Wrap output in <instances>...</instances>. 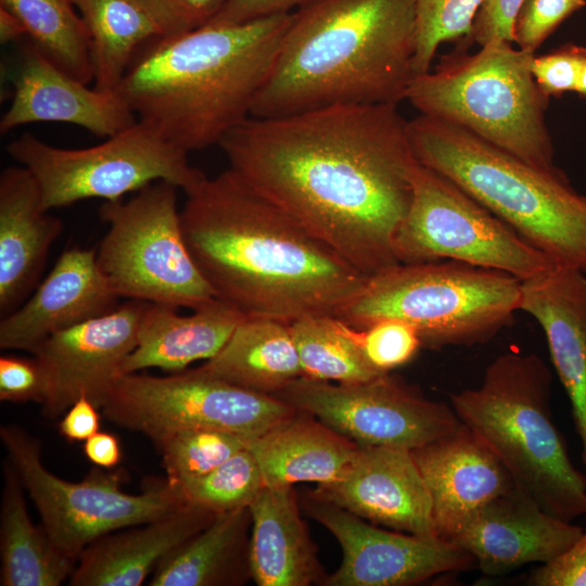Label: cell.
<instances>
[{
  "label": "cell",
  "instance_id": "cell-1",
  "mask_svg": "<svg viewBox=\"0 0 586 586\" xmlns=\"http://www.w3.org/2000/svg\"><path fill=\"white\" fill-rule=\"evenodd\" d=\"M397 106L249 116L218 145L242 180L370 277L399 264L394 240L419 163Z\"/></svg>",
  "mask_w": 586,
  "mask_h": 586
},
{
  "label": "cell",
  "instance_id": "cell-2",
  "mask_svg": "<svg viewBox=\"0 0 586 586\" xmlns=\"http://www.w3.org/2000/svg\"><path fill=\"white\" fill-rule=\"evenodd\" d=\"M184 193L181 228L195 265L214 296L246 316H335L367 281L230 168Z\"/></svg>",
  "mask_w": 586,
  "mask_h": 586
},
{
  "label": "cell",
  "instance_id": "cell-3",
  "mask_svg": "<svg viewBox=\"0 0 586 586\" xmlns=\"http://www.w3.org/2000/svg\"><path fill=\"white\" fill-rule=\"evenodd\" d=\"M417 0H315L292 12L251 115L406 100Z\"/></svg>",
  "mask_w": 586,
  "mask_h": 586
},
{
  "label": "cell",
  "instance_id": "cell-4",
  "mask_svg": "<svg viewBox=\"0 0 586 586\" xmlns=\"http://www.w3.org/2000/svg\"><path fill=\"white\" fill-rule=\"evenodd\" d=\"M291 18L158 36L138 51L115 90L139 120L188 153L219 144L251 115Z\"/></svg>",
  "mask_w": 586,
  "mask_h": 586
},
{
  "label": "cell",
  "instance_id": "cell-5",
  "mask_svg": "<svg viewBox=\"0 0 586 586\" xmlns=\"http://www.w3.org/2000/svg\"><path fill=\"white\" fill-rule=\"evenodd\" d=\"M418 162L448 178L555 262L586 272V196L547 170L454 124L408 120Z\"/></svg>",
  "mask_w": 586,
  "mask_h": 586
},
{
  "label": "cell",
  "instance_id": "cell-6",
  "mask_svg": "<svg viewBox=\"0 0 586 586\" xmlns=\"http://www.w3.org/2000/svg\"><path fill=\"white\" fill-rule=\"evenodd\" d=\"M552 374L536 354L509 352L450 406L504 464L517 488L566 522L586 515V475L572 463L550 409Z\"/></svg>",
  "mask_w": 586,
  "mask_h": 586
},
{
  "label": "cell",
  "instance_id": "cell-7",
  "mask_svg": "<svg viewBox=\"0 0 586 586\" xmlns=\"http://www.w3.org/2000/svg\"><path fill=\"white\" fill-rule=\"evenodd\" d=\"M536 53L493 40L443 59L412 79L406 100L421 114L459 126L538 168L553 170L549 99L531 69Z\"/></svg>",
  "mask_w": 586,
  "mask_h": 586
},
{
  "label": "cell",
  "instance_id": "cell-8",
  "mask_svg": "<svg viewBox=\"0 0 586 586\" xmlns=\"http://www.w3.org/2000/svg\"><path fill=\"white\" fill-rule=\"evenodd\" d=\"M521 280L454 260L396 264L373 276L336 318L356 329L382 319L412 326L422 347L484 343L520 310Z\"/></svg>",
  "mask_w": 586,
  "mask_h": 586
},
{
  "label": "cell",
  "instance_id": "cell-9",
  "mask_svg": "<svg viewBox=\"0 0 586 586\" xmlns=\"http://www.w3.org/2000/svg\"><path fill=\"white\" fill-rule=\"evenodd\" d=\"M177 189L156 181L100 207L109 228L97 262L119 298L192 310L216 298L184 242Z\"/></svg>",
  "mask_w": 586,
  "mask_h": 586
},
{
  "label": "cell",
  "instance_id": "cell-10",
  "mask_svg": "<svg viewBox=\"0 0 586 586\" xmlns=\"http://www.w3.org/2000/svg\"><path fill=\"white\" fill-rule=\"evenodd\" d=\"M7 151L33 174L47 211L87 199L122 200L156 181L184 191L204 176L190 165L187 151L139 119L89 148L53 146L26 132Z\"/></svg>",
  "mask_w": 586,
  "mask_h": 586
},
{
  "label": "cell",
  "instance_id": "cell-11",
  "mask_svg": "<svg viewBox=\"0 0 586 586\" xmlns=\"http://www.w3.org/2000/svg\"><path fill=\"white\" fill-rule=\"evenodd\" d=\"M0 437L49 538L76 562L99 537L156 520L189 504L167 479L152 482L140 494L123 492L118 474L99 470L81 482L65 481L43 466L39 442L23 428L3 424Z\"/></svg>",
  "mask_w": 586,
  "mask_h": 586
},
{
  "label": "cell",
  "instance_id": "cell-12",
  "mask_svg": "<svg viewBox=\"0 0 586 586\" xmlns=\"http://www.w3.org/2000/svg\"><path fill=\"white\" fill-rule=\"evenodd\" d=\"M411 184L410 206L394 240L398 263L454 260L521 281L557 263L435 170L418 163Z\"/></svg>",
  "mask_w": 586,
  "mask_h": 586
},
{
  "label": "cell",
  "instance_id": "cell-13",
  "mask_svg": "<svg viewBox=\"0 0 586 586\" xmlns=\"http://www.w3.org/2000/svg\"><path fill=\"white\" fill-rule=\"evenodd\" d=\"M100 409L112 422L154 438L183 429L255 437L295 412L284 400L226 382L201 367L118 378Z\"/></svg>",
  "mask_w": 586,
  "mask_h": 586
},
{
  "label": "cell",
  "instance_id": "cell-14",
  "mask_svg": "<svg viewBox=\"0 0 586 586\" xmlns=\"http://www.w3.org/2000/svg\"><path fill=\"white\" fill-rule=\"evenodd\" d=\"M273 396L360 446L412 450L461 425L450 405L424 397L390 372L360 383L301 377Z\"/></svg>",
  "mask_w": 586,
  "mask_h": 586
},
{
  "label": "cell",
  "instance_id": "cell-15",
  "mask_svg": "<svg viewBox=\"0 0 586 586\" xmlns=\"http://www.w3.org/2000/svg\"><path fill=\"white\" fill-rule=\"evenodd\" d=\"M308 513L339 542L342 561L328 586H406L470 568L473 557L459 546L377 524L311 495Z\"/></svg>",
  "mask_w": 586,
  "mask_h": 586
},
{
  "label": "cell",
  "instance_id": "cell-16",
  "mask_svg": "<svg viewBox=\"0 0 586 586\" xmlns=\"http://www.w3.org/2000/svg\"><path fill=\"white\" fill-rule=\"evenodd\" d=\"M148 302L129 300L114 310L43 341L33 353L47 377L41 404L46 418L54 419L82 395L99 409L136 348Z\"/></svg>",
  "mask_w": 586,
  "mask_h": 586
},
{
  "label": "cell",
  "instance_id": "cell-17",
  "mask_svg": "<svg viewBox=\"0 0 586 586\" xmlns=\"http://www.w3.org/2000/svg\"><path fill=\"white\" fill-rule=\"evenodd\" d=\"M10 77L12 99L0 119L2 135L30 123L58 122L109 138L138 120L117 90L89 88L29 41L22 46Z\"/></svg>",
  "mask_w": 586,
  "mask_h": 586
},
{
  "label": "cell",
  "instance_id": "cell-18",
  "mask_svg": "<svg viewBox=\"0 0 586 586\" xmlns=\"http://www.w3.org/2000/svg\"><path fill=\"white\" fill-rule=\"evenodd\" d=\"M313 494L373 524L440 538L431 498L411 450L360 446L348 473L337 482L318 485Z\"/></svg>",
  "mask_w": 586,
  "mask_h": 586
},
{
  "label": "cell",
  "instance_id": "cell-19",
  "mask_svg": "<svg viewBox=\"0 0 586 586\" xmlns=\"http://www.w3.org/2000/svg\"><path fill=\"white\" fill-rule=\"evenodd\" d=\"M584 528L546 512L514 487L481 508L450 540L469 552L486 576L528 563H548L566 551Z\"/></svg>",
  "mask_w": 586,
  "mask_h": 586
},
{
  "label": "cell",
  "instance_id": "cell-20",
  "mask_svg": "<svg viewBox=\"0 0 586 586\" xmlns=\"http://www.w3.org/2000/svg\"><path fill=\"white\" fill-rule=\"evenodd\" d=\"M118 298L97 250L67 249L31 296L1 318L0 347L33 354L51 335L114 310Z\"/></svg>",
  "mask_w": 586,
  "mask_h": 586
},
{
  "label": "cell",
  "instance_id": "cell-21",
  "mask_svg": "<svg viewBox=\"0 0 586 586\" xmlns=\"http://www.w3.org/2000/svg\"><path fill=\"white\" fill-rule=\"evenodd\" d=\"M411 454L431 498L436 533L447 542L487 502L515 487L499 459L462 423Z\"/></svg>",
  "mask_w": 586,
  "mask_h": 586
},
{
  "label": "cell",
  "instance_id": "cell-22",
  "mask_svg": "<svg viewBox=\"0 0 586 586\" xmlns=\"http://www.w3.org/2000/svg\"><path fill=\"white\" fill-rule=\"evenodd\" d=\"M520 310L542 327L571 404L586 467V272L559 263L521 281Z\"/></svg>",
  "mask_w": 586,
  "mask_h": 586
},
{
  "label": "cell",
  "instance_id": "cell-23",
  "mask_svg": "<svg viewBox=\"0 0 586 586\" xmlns=\"http://www.w3.org/2000/svg\"><path fill=\"white\" fill-rule=\"evenodd\" d=\"M42 205L39 184L24 166L0 174V316L18 308L39 284L51 246L63 230Z\"/></svg>",
  "mask_w": 586,
  "mask_h": 586
},
{
  "label": "cell",
  "instance_id": "cell-24",
  "mask_svg": "<svg viewBox=\"0 0 586 586\" xmlns=\"http://www.w3.org/2000/svg\"><path fill=\"white\" fill-rule=\"evenodd\" d=\"M216 513L184 504L156 520L93 540L78 558L72 586H139L168 553L207 526Z\"/></svg>",
  "mask_w": 586,
  "mask_h": 586
},
{
  "label": "cell",
  "instance_id": "cell-25",
  "mask_svg": "<svg viewBox=\"0 0 586 586\" xmlns=\"http://www.w3.org/2000/svg\"><path fill=\"white\" fill-rule=\"evenodd\" d=\"M245 445L257 460L265 486L337 482L352 469L360 448L302 410L246 438Z\"/></svg>",
  "mask_w": 586,
  "mask_h": 586
},
{
  "label": "cell",
  "instance_id": "cell-26",
  "mask_svg": "<svg viewBox=\"0 0 586 586\" xmlns=\"http://www.w3.org/2000/svg\"><path fill=\"white\" fill-rule=\"evenodd\" d=\"M178 308L146 303L136 348L123 365V374L148 368L179 372L198 360L214 357L246 317L233 306L214 298L182 316Z\"/></svg>",
  "mask_w": 586,
  "mask_h": 586
},
{
  "label": "cell",
  "instance_id": "cell-27",
  "mask_svg": "<svg viewBox=\"0 0 586 586\" xmlns=\"http://www.w3.org/2000/svg\"><path fill=\"white\" fill-rule=\"evenodd\" d=\"M249 509V561L257 585L308 586L324 581L292 486H264Z\"/></svg>",
  "mask_w": 586,
  "mask_h": 586
},
{
  "label": "cell",
  "instance_id": "cell-28",
  "mask_svg": "<svg viewBox=\"0 0 586 586\" xmlns=\"http://www.w3.org/2000/svg\"><path fill=\"white\" fill-rule=\"evenodd\" d=\"M233 385L275 395L303 377L290 323L246 316L211 359L200 366Z\"/></svg>",
  "mask_w": 586,
  "mask_h": 586
},
{
  "label": "cell",
  "instance_id": "cell-29",
  "mask_svg": "<svg viewBox=\"0 0 586 586\" xmlns=\"http://www.w3.org/2000/svg\"><path fill=\"white\" fill-rule=\"evenodd\" d=\"M249 507L217 513L202 531L161 560L151 586L240 584L249 573Z\"/></svg>",
  "mask_w": 586,
  "mask_h": 586
},
{
  "label": "cell",
  "instance_id": "cell-30",
  "mask_svg": "<svg viewBox=\"0 0 586 586\" xmlns=\"http://www.w3.org/2000/svg\"><path fill=\"white\" fill-rule=\"evenodd\" d=\"M24 491L7 458L0 505V585L59 586L69 579L76 561L60 552L44 528L33 523Z\"/></svg>",
  "mask_w": 586,
  "mask_h": 586
},
{
  "label": "cell",
  "instance_id": "cell-31",
  "mask_svg": "<svg viewBox=\"0 0 586 586\" xmlns=\"http://www.w3.org/2000/svg\"><path fill=\"white\" fill-rule=\"evenodd\" d=\"M89 31L94 88L115 90L138 51L161 30L139 0H73Z\"/></svg>",
  "mask_w": 586,
  "mask_h": 586
},
{
  "label": "cell",
  "instance_id": "cell-32",
  "mask_svg": "<svg viewBox=\"0 0 586 586\" xmlns=\"http://www.w3.org/2000/svg\"><path fill=\"white\" fill-rule=\"evenodd\" d=\"M0 7L21 20L28 41L53 64L93 81L90 35L73 0H0Z\"/></svg>",
  "mask_w": 586,
  "mask_h": 586
},
{
  "label": "cell",
  "instance_id": "cell-33",
  "mask_svg": "<svg viewBox=\"0 0 586 586\" xmlns=\"http://www.w3.org/2000/svg\"><path fill=\"white\" fill-rule=\"evenodd\" d=\"M290 328L303 377L360 383L383 374L364 356L353 337L352 327L335 316L304 317L290 323Z\"/></svg>",
  "mask_w": 586,
  "mask_h": 586
},
{
  "label": "cell",
  "instance_id": "cell-34",
  "mask_svg": "<svg viewBox=\"0 0 586 586\" xmlns=\"http://www.w3.org/2000/svg\"><path fill=\"white\" fill-rule=\"evenodd\" d=\"M245 437L213 429H183L152 442L161 453L166 479L180 484L205 475L245 448Z\"/></svg>",
  "mask_w": 586,
  "mask_h": 586
},
{
  "label": "cell",
  "instance_id": "cell-35",
  "mask_svg": "<svg viewBox=\"0 0 586 586\" xmlns=\"http://www.w3.org/2000/svg\"><path fill=\"white\" fill-rule=\"evenodd\" d=\"M175 485L187 502L216 514L249 507L265 486L246 446L205 475Z\"/></svg>",
  "mask_w": 586,
  "mask_h": 586
},
{
  "label": "cell",
  "instance_id": "cell-36",
  "mask_svg": "<svg viewBox=\"0 0 586 586\" xmlns=\"http://www.w3.org/2000/svg\"><path fill=\"white\" fill-rule=\"evenodd\" d=\"M482 0L416 1V76L432 68L441 44L456 40L470 41L473 23Z\"/></svg>",
  "mask_w": 586,
  "mask_h": 586
},
{
  "label": "cell",
  "instance_id": "cell-37",
  "mask_svg": "<svg viewBox=\"0 0 586 586\" xmlns=\"http://www.w3.org/2000/svg\"><path fill=\"white\" fill-rule=\"evenodd\" d=\"M352 334L369 364L382 373L408 364L422 347L417 330L398 319H382Z\"/></svg>",
  "mask_w": 586,
  "mask_h": 586
},
{
  "label": "cell",
  "instance_id": "cell-38",
  "mask_svg": "<svg viewBox=\"0 0 586 586\" xmlns=\"http://www.w3.org/2000/svg\"><path fill=\"white\" fill-rule=\"evenodd\" d=\"M586 0H524L514 21V43L536 53L547 38Z\"/></svg>",
  "mask_w": 586,
  "mask_h": 586
},
{
  "label": "cell",
  "instance_id": "cell-39",
  "mask_svg": "<svg viewBox=\"0 0 586 586\" xmlns=\"http://www.w3.org/2000/svg\"><path fill=\"white\" fill-rule=\"evenodd\" d=\"M586 61V47L563 44L556 50L532 60V75L539 89L548 98H560L576 92L579 76Z\"/></svg>",
  "mask_w": 586,
  "mask_h": 586
},
{
  "label": "cell",
  "instance_id": "cell-40",
  "mask_svg": "<svg viewBox=\"0 0 586 586\" xmlns=\"http://www.w3.org/2000/svg\"><path fill=\"white\" fill-rule=\"evenodd\" d=\"M162 36L190 31L208 24L229 0H139Z\"/></svg>",
  "mask_w": 586,
  "mask_h": 586
},
{
  "label": "cell",
  "instance_id": "cell-41",
  "mask_svg": "<svg viewBox=\"0 0 586 586\" xmlns=\"http://www.w3.org/2000/svg\"><path fill=\"white\" fill-rule=\"evenodd\" d=\"M47 377L34 356L0 357V399L11 403L36 402L42 404L47 394Z\"/></svg>",
  "mask_w": 586,
  "mask_h": 586
},
{
  "label": "cell",
  "instance_id": "cell-42",
  "mask_svg": "<svg viewBox=\"0 0 586 586\" xmlns=\"http://www.w3.org/2000/svg\"><path fill=\"white\" fill-rule=\"evenodd\" d=\"M527 583L534 586H586V527L566 551L535 569Z\"/></svg>",
  "mask_w": 586,
  "mask_h": 586
},
{
  "label": "cell",
  "instance_id": "cell-43",
  "mask_svg": "<svg viewBox=\"0 0 586 586\" xmlns=\"http://www.w3.org/2000/svg\"><path fill=\"white\" fill-rule=\"evenodd\" d=\"M524 0H482L470 41L479 47L493 40L514 43V21Z\"/></svg>",
  "mask_w": 586,
  "mask_h": 586
},
{
  "label": "cell",
  "instance_id": "cell-44",
  "mask_svg": "<svg viewBox=\"0 0 586 586\" xmlns=\"http://www.w3.org/2000/svg\"><path fill=\"white\" fill-rule=\"evenodd\" d=\"M315 0H229L208 23L237 25L292 13Z\"/></svg>",
  "mask_w": 586,
  "mask_h": 586
},
{
  "label": "cell",
  "instance_id": "cell-45",
  "mask_svg": "<svg viewBox=\"0 0 586 586\" xmlns=\"http://www.w3.org/2000/svg\"><path fill=\"white\" fill-rule=\"evenodd\" d=\"M98 407L85 395L80 396L59 422V431L69 442H85L99 432Z\"/></svg>",
  "mask_w": 586,
  "mask_h": 586
},
{
  "label": "cell",
  "instance_id": "cell-46",
  "mask_svg": "<svg viewBox=\"0 0 586 586\" xmlns=\"http://www.w3.org/2000/svg\"><path fill=\"white\" fill-rule=\"evenodd\" d=\"M84 453L92 463L105 469L116 467L122 459L117 436L107 432L99 431L86 440Z\"/></svg>",
  "mask_w": 586,
  "mask_h": 586
},
{
  "label": "cell",
  "instance_id": "cell-47",
  "mask_svg": "<svg viewBox=\"0 0 586 586\" xmlns=\"http://www.w3.org/2000/svg\"><path fill=\"white\" fill-rule=\"evenodd\" d=\"M27 37V31L21 20L12 12L0 7V40L1 43L18 41Z\"/></svg>",
  "mask_w": 586,
  "mask_h": 586
},
{
  "label": "cell",
  "instance_id": "cell-48",
  "mask_svg": "<svg viewBox=\"0 0 586 586\" xmlns=\"http://www.w3.org/2000/svg\"><path fill=\"white\" fill-rule=\"evenodd\" d=\"M576 93L586 98V61L579 76Z\"/></svg>",
  "mask_w": 586,
  "mask_h": 586
}]
</instances>
